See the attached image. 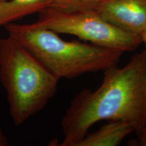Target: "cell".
Masks as SVG:
<instances>
[{
    "mask_svg": "<svg viewBox=\"0 0 146 146\" xmlns=\"http://www.w3.org/2000/svg\"><path fill=\"white\" fill-rule=\"evenodd\" d=\"M103 72L96 90L84 89L71 101L61 122V146H77L89 129L103 120L127 122L138 137L145 127V51L133 55L123 67L116 65Z\"/></svg>",
    "mask_w": 146,
    "mask_h": 146,
    "instance_id": "1",
    "label": "cell"
},
{
    "mask_svg": "<svg viewBox=\"0 0 146 146\" xmlns=\"http://www.w3.org/2000/svg\"><path fill=\"white\" fill-rule=\"evenodd\" d=\"M3 27L58 80L104 71L118 64L123 52L78 41L33 24L9 23Z\"/></svg>",
    "mask_w": 146,
    "mask_h": 146,
    "instance_id": "2",
    "label": "cell"
},
{
    "mask_svg": "<svg viewBox=\"0 0 146 146\" xmlns=\"http://www.w3.org/2000/svg\"><path fill=\"white\" fill-rule=\"evenodd\" d=\"M0 81L10 117L21 125L45 106L59 80L23 44L10 35L0 39Z\"/></svg>",
    "mask_w": 146,
    "mask_h": 146,
    "instance_id": "3",
    "label": "cell"
},
{
    "mask_svg": "<svg viewBox=\"0 0 146 146\" xmlns=\"http://www.w3.org/2000/svg\"><path fill=\"white\" fill-rule=\"evenodd\" d=\"M38 14V19L33 23L35 26L76 36L100 47L124 53L136 50L142 43L140 35L117 28L98 11L65 12L49 8Z\"/></svg>",
    "mask_w": 146,
    "mask_h": 146,
    "instance_id": "4",
    "label": "cell"
},
{
    "mask_svg": "<svg viewBox=\"0 0 146 146\" xmlns=\"http://www.w3.org/2000/svg\"><path fill=\"white\" fill-rule=\"evenodd\" d=\"M97 11L123 31L140 35L146 28V0H106Z\"/></svg>",
    "mask_w": 146,
    "mask_h": 146,
    "instance_id": "5",
    "label": "cell"
},
{
    "mask_svg": "<svg viewBox=\"0 0 146 146\" xmlns=\"http://www.w3.org/2000/svg\"><path fill=\"white\" fill-rule=\"evenodd\" d=\"M133 126L122 120H110L95 132L86 135L77 146H116L131 133Z\"/></svg>",
    "mask_w": 146,
    "mask_h": 146,
    "instance_id": "6",
    "label": "cell"
},
{
    "mask_svg": "<svg viewBox=\"0 0 146 146\" xmlns=\"http://www.w3.org/2000/svg\"><path fill=\"white\" fill-rule=\"evenodd\" d=\"M54 0H0V27L52 6Z\"/></svg>",
    "mask_w": 146,
    "mask_h": 146,
    "instance_id": "7",
    "label": "cell"
},
{
    "mask_svg": "<svg viewBox=\"0 0 146 146\" xmlns=\"http://www.w3.org/2000/svg\"><path fill=\"white\" fill-rule=\"evenodd\" d=\"M106 0H54L52 6L65 12L97 11Z\"/></svg>",
    "mask_w": 146,
    "mask_h": 146,
    "instance_id": "8",
    "label": "cell"
},
{
    "mask_svg": "<svg viewBox=\"0 0 146 146\" xmlns=\"http://www.w3.org/2000/svg\"><path fill=\"white\" fill-rule=\"evenodd\" d=\"M139 145L146 146V126L141 134L139 136Z\"/></svg>",
    "mask_w": 146,
    "mask_h": 146,
    "instance_id": "9",
    "label": "cell"
},
{
    "mask_svg": "<svg viewBox=\"0 0 146 146\" xmlns=\"http://www.w3.org/2000/svg\"><path fill=\"white\" fill-rule=\"evenodd\" d=\"M7 145H8V139L2 129L0 128V146H6Z\"/></svg>",
    "mask_w": 146,
    "mask_h": 146,
    "instance_id": "10",
    "label": "cell"
},
{
    "mask_svg": "<svg viewBox=\"0 0 146 146\" xmlns=\"http://www.w3.org/2000/svg\"><path fill=\"white\" fill-rule=\"evenodd\" d=\"M140 36H141V39L142 41V43H143L145 45V58H146V28L142 31V33L140 34Z\"/></svg>",
    "mask_w": 146,
    "mask_h": 146,
    "instance_id": "11",
    "label": "cell"
}]
</instances>
